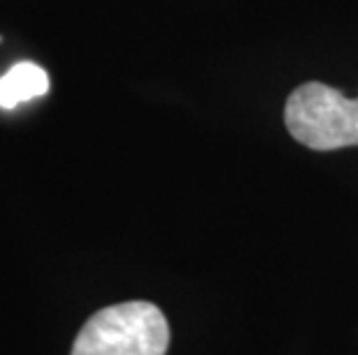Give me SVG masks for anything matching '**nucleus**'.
Listing matches in <instances>:
<instances>
[{"mask_svg":"<svg viewBox=\"0 0 358 355\" xmlns=\"http://www.w3.org/2000/svg\"><path fill=\"white\" fill-rule=\"evenodd\" d=\"M169 323L162 309L146 300H129L100 309L74 339L72 355H164Z\"/></svg>","mask_w":358,"mask_h":355,"instance_id":"f257e3e1","label":"nucleus"},{"mask_svg":"<svg viewBox=\"0 0 358 355\" xmlns=\"http://www.w3.org/2000/svg\"><path fill=\"white\" fill-rule=\"evenodd\" d=\"M49 93V74L35 63H17L0 79V107L17 109L35 97Z\"/></svg>","mask_w":358,"mask_h":355,"instance_id":"7ed1b4c3","label":"nucleus"},{"mask_svg":"<svg viewBox=\"0 0 358 355\" xmlns=\"http://www.w3.org/2000/svg\"><path fill=\"white\" fill-rule=\"evenodd\" d=\"M289 134L317 153L358 146V97L322 81H308L289 95L285 104Z\"/></svg>","mask_w":358,"mask_h":355,"instance_id":"f03ea898","label":"nucleus"}]
</instances>
